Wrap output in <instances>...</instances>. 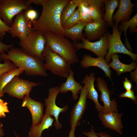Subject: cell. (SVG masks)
<instances>
[{"label": "cell", "mask_w": 137, "mask_h": 137, "mask_svg": "<svg viewBox=\"0 0 137 137\" xmlns=\"http://www.w3.org/2000/svg\"><path fill=\"white\" fill-rule=\"evenodd\" d=\"M69 0H44L41 15L37 20L32 22L31 30L43 33L51 31L64 37L60 16L64 8Z\"/></svg>", "instance_id": "cell-1"}, {"label": "cell", "mask_w": 137, "mask_h": 137, "mask_svg": "<svg viewBox=\"0 0 137 137\" xmlns=\"http://www.w3.org/2000/svg\"><path fill=\"white\" fill-rule=\"evenodd\" d=\"M2 60H8L18 68L22 67L27 76H47L43 61L25 52L21 48H11L7 54L3 53Z\"/></svg>", "instance_id": "cell-2"}, {"label": "cell", "mask_w": 137, "mask_h": 137, "mask_svg": "<svg viewBox=\"0 0 137 137\" xmlns=\"http://www.w3.org/2000/svg\"><path fill=\"white\" fill-rule=\"evenodd\" d=\"M45 45L53 52L65 59L70 64L78 62L76 50L73 44L64 37L51 31L43 33Z\"/></svg>", "instance_id": "cell-3"}, {"label": "cell", "mask_w": 137, "mask_h": 137, "mask_svg": "<svg viewBox=\"0 0 137 137\" xmlns=\"http://www.w3.org/2000/svg\"><path fill=\"white\" fill-rule=\"evenodd\" d=\"M42 56L45 58V69L50 71L53 74L66 78L71 70V64L64 58L54 53L45 45Z\"/></svg>", "instance_id": "cell-4"}, {"label": "cell", "mask_w": 137, "mask_h": 137, "mask_svg": "<svg viewBox=\"0 0 137 137\" xmlns=\"http://www.w3.org/2000/svg\"><path fill=\"white\" fill-rule=\"evenodd\" d=\"M46 43L43 33L31 30L25 40L22 42L20 41L19 44L25 52L43 61L45 58L42 54Z\"/></svg>", "instance_id": "cell-5"}, {"label": "cell", "mask_w": 137, "mask_h": 137, "mask_svg": "<svg viewBox=\"0 0 137 137\" xmlns=\"http://www.w3.org/2000/svg\"><path fill=\"white\" fill-rule=\"evenodd\" d=\"M26 0H0V17L8 26L13 23V18L23 11L32 8Z\"/></svg>", "instance_id": "cell-6"}, {"label": "cell", "mask_w": 137, "mask_h": 137, "mask_svg": "<svg viewBox=\"0 0 137 137\" xmlns=\"http://www.w3.org/2000/svg\"><path fill=\"white\" fill-rule=\"evenodd\" d=\"M42 83L30 81L21 78L19 76H16L5 87L3 92L10 96L23 99L26 95H29L33 87Z\"/></svg>", "instance_id": "cell-7"}, {"label": "cell", "mask_w": 137, "mask_h": 137, "mask_svg": "<svg viewBox=\"0 0 137 137\" xmlns=\"http://www.w3.org/2000/svg\"><path fill=\"white\" fill-rule=\"evenodd\" d=\"M121 33L119 30L118 25H114L113 26L112 33L106 34L108 40L109 46L105 59L108 64L111 55L114 53L126 54L129 56L133 61L137 60V55L128 50L122 43L121 37Z\"/></svg>", "instance_id": "cell-8"}, {"label": "cell", "mask_w": 137, "mask_h": 137, "mask_svg": "<svg viewBox=\"0 0 137 137\" xmlns=\"http://www.w3.org/2000/svg\"><path fill=\"white\" fill-rule=\"evenodd\" d=\"M60 93L58 87L56 86L50 88L48 90V97L45 99V105L46 106L45 113L50 116H53L55 121L54 125L57 129H60L62 127L58 121V117L60 113L66 112L68 108L67 105L61 108L57 106L56 100L58 94Z\"/></svg>", "instance_id": "cell-9"}, {"label": "cell", "mask_w": 137, "mask_h": 137, "mask_svg": "<svg viewBox=\"0 0 137 137\" xmlns=\"http://www.w3.org/2000/svg\"><path fill=\"white\" fill-rule=\"evenodd\" d=\"M81 41V42H73V44L77 51L84 48L94 53L98 57L104 58L107 55L109 44L106 34H105L96 42H90L84 37Z\"/></svg>", "instance_id": "cell-10"}, {"label": "cell", "mask_w": 137, "mask_h": 137, "mask_svg": "<svg viewBox=\"0 0 137 137\" xmlns=\"http://www.w3.org/2000/svg\"><path fill=\"white\" fill-rule=\"evenodd\" d=\"M10 26L9 33L14 38L18 37L20 42H24L31 31V23L25 17L24 11L16 15Z\"/></svg>", "instance_id": "cell-11"}, {"label": "cell", "mask_w": 137, "mask_h": 137, "mask_svg": "<svg viewBox=\"0 0 137 137\" xmlns=\"http://www.w3.org/2000/svg\"><path fill=\"white\" fill-rule=\"evenodd\" d=\"M88 95L86 87L84 85L80 90V95L78 102L71 111L70 118L71 129H76L79 122L83 116L87 106Z\"/></svg>", "instance_id": "cell-12"}, {"label": "cell", "mask_w": 137, "mask_h": 137, "mask_svg": "<svg viewBox=\"0 0 137 137\" xmlns=\"http://www.w3.org/2000/svg\"><path fill=\"white\" fill-rule=\"evenodd\" d=\"M96 81L98 89L101 93L100 100L104 105L102 112L106 113L118 111L116 100L115 98L112 100L111 99L110 95L111 93L105 80L99 77L96 79Z\"/></svg>", "instance_id": "cell-13"}, {"label": "cell", "mask_w": 137, "mask_h": 137, "mask_svg": "<svg viewBox=\"0 0 137 137\" xmlns=\"http://www.w3.org/2000/svg\"><path fill=\"white\" fill-rule=\"evenodd\" d=\"M21 106L27 107L30 111L32 120L31 126H37L40 123L44 116L42 103L33 99L28 95L23 98Z\"/></svg>", "instance_id": "cell-14"}, {"label": "cell", "mask_w": 137, "mask_h": 137, "mask_svg": "<svg viewBox=\"0 0 137 137\" xmlns=\"http://www.w3.org/2000/svg\"><path fill=\"white\" fill-rule=\"evenodd\" d=\"M122 115L117 111L106 113L99 112L98 116L106 128L114 130L122 135L121 130L123 128L121 120Z\"/></svg>", "instance_id": "cell-15"}, {"label": "cell", "mask_w": 137, "mask_h": 137, "mask_svg": "<svg viewBox=\"0 0 137 137\" xmlns=\"http://www.w3.org/2000/svg\"><path fill=\"white\" fill-rule=\"evenodd\" d=\"M80 64L83 68H86L92 66L98 67L104 72L106 77L111 79V71L108 64L104 58L98 57L95 58L89 55H85L83 56Z\"/></svg>", "instance_id": "cell-16"}, {"label": "cell", "mask_w": 137, "mask_h": 137, "mask_svg": "<svg viewBox=\"0 0 137 137\" xmlns=\"http://www.w3.org/2000/svg\"><path fill=\"white\" fill-rule=\"evenodd\" d=\"M106 23L103 20L87 23L84 29L86 39L90 41L100 39L105 34Z\"/></svg>", "instance_id": "cell-17"}, {"label": "cell", "mask_w": 137, "mask_h": 137, "mask_svg": "<svg viewBox=\"0 0 137 137\" xmlns=\"http://www.w3.org/2000/svg\"><path fill=\"white\" fill-rule=\"evenodd\" d=\"M95 74L91 73L89 75H87L81 81V83L85 84L88 92V98L94 102L97 111L99 112H102L103 107L99 103L98 99V94L95 88L94 83L96 80Z\"/></svg>", "instance_id": "cell-18"}, {"label": "cell", "mask_w": 137, "mask_h": 137, "mask_svg": "<svg viewBox=\"0 0 137 137\" xmlns=\"http://www.w3.org/2000/svg\"><path fill=\"white\" fill-rule=\"evenodd\" d=\"M74 75V72L71 69L68 75L66 78V81L62 83L58 87V88L60 92L61 93H65L69 91L71 92L73 99L76 100L78 98L77 94L79 91L81 90L83 87L80 83L75 80Z\"/></svg>", "instance_id": "cell-19"}, {"label": "cell", "mask_w": 137, "mask_h": 137, "mask_svg": "<svg viewBox=\"0 0 137 137\" xmlns=\"http://www.w3.org/2000/svg\"><path fill=\"white\" fill-rule=\"evenodd\" d=\"M136 5L132 4L130 0L119 1L118 9L113 17L115 25H118L121 21H128L133 11V7Z\"/></svg>", "instance_id": "cell-20"}, {"label": "cell", "mask_w": 137, "mask_h": 137, "mask_svg": "<svg viewBox=\"0 0 137 137\" xmlns=\"http://www.w3.org/2000/svg\"><path fill=\"white\" fill-rule=\"evenodd\" d=\"M54 121L51 116L45 113L40 123L37 126L31 127L28 137H41L43 131L52 127Z\"/></svg>", "instance_id": "cell-21"}, {"label": "cell", "mask_w": 137, "mask_h": 137, "mask_svg": "<svg viewBox=\"0 0 137 137\" xmlns=\"http://www.w3.org/2000/svg\"><path fill=\"white\" fill-rule=\"evenodd\" d=\"M119 57L117 53L113 54L111 57L112 61L108 64L110 67L115 70L119 76L126 72H131L135 69L136 66V62H132L129 64H125L119 61Z\"/></svg>", "instance_id": "cell-22"}, {"label": "cell", "mask_w": 137, "mask_h": 137, "mask_svg": "<svg viewBox=\"0 0 137 137\" xmlns=\"http://www.w3.org/2000/svg\"><path fill=\"white\" fill-rule=\"evenodd\" d=\"M87 24L82 21L68 29H64V37L70 38L73 42H78L84 37L83 30Z\"/></svg>", "instance_id": "cell-23"}, {"label": "cell", "mask_w": 137, "mask_h": 137, "mask_svg": "<svg viewBox=\"0 0 137 137\" xmlns=\"http://www.w3.org/2000/svg\"><path fill=\"white\" fill-rule=\"evenodd\" d=\"M137 14L136 13L132 18L129 20L122 22L119 28L121 32L124 31L125 37V44L128 50L132 51V49L129 42L126 36V31L129 28L130 31L132 32L137 31Z\"/></svg>", "instance_id": "cell-24"}, {"label": "cell", "mask_w": 137, "mask_h": 137, "mask_svg": "<svg viewBox=\"0 0 137 137\" xmlns=\"http://www.w3.org/2000/svg\"><path fill=\"white\" fill-rule=\"evenodd\" d=\"M24 71L23 68H18L3 74L0 77V98L4 96L3 90L5 87L16 76H19Z\"/></svg>", "instance_id": "cell-25"}, {"label": "cell", "mask_w": 137, "mask_h": 137, "mask_svg": "<svg viewBox=\"0 0 137 137\" xmlns=\"http://www.w3.org/2000/svg\"><path fill=\"white\" fill-rule=\"evenodd\" d=\"M119 3V1L117 0L104 1L106 12L103 19L109 26H111L112 25L113 14L116 8L118 7Z\"/></svg>", "instance_id": "cell-26"}, {"label": "cell", "mask_w": 137, "mask_h": 137, "mask_svg": "<svg viewBox=\"0 0 137 137\" xmlns=\"http://www.w3.org/2000/svg\"><path fill=\"white\" fill-rule=\"evenodd\" d=\"M72 0L78 7L81 20L87 23L93 22L89 14L87 4L83 0Z\"/></svg>", "instance_id": "cell-27"}, {"label": "cell", "mask_w": 137, "mask_h": 137, "mask_svg": "<svg viewBox=\"0 0 137 137\" xmlns=\"http://www.w3.org/2000/svg\"><path fill=\"white\" fill-rule=\"evenodd\" d=\"M102 7L94 5H87L89 14L93 22H99L104 20Z\"/></svg>", "instance_id": "cell-28"}, {"label": "cell", "mask_w": 137, "mask_h": 137, "mask_svg": "<svg viewBox=\"0 0 137 137\" xmlns=\"http://www.w3.org/2000/svg\"><path fill=\"white\" fill-rule=\"evenodd\" d=\"M77 7V6L73 0H70L69 3L64 8L61 12L60 16L61 22L62 26L75 11Z\"/></svg>", "instance_id": "cell-29"}, {"label": "cell", "mask_w": 137, "mask_h": 137, "mask_svg": "<svg viewBox=\"0 0 137 137\" xmlns=\"http://www.w3.org/2000/svg\"><path fill=\"white\" fill-rule=\"evenodd\" d=\"M82 21L81 19L78 8L75 10L62 26L64 29H68Z\"/></svg>", "instance_id": "cell-30"}, {"label": "cell", "mask_w": 137, "mask_h": 137, "mask_svg": "<svg viewBox=\"0 0 137 137\" xmlns=\"http://www.w3.org/2000/svg\"><path fill=\"white\" fill-rule=\"evenodd\" d=\"M4 61L3 63H0V77L3 74L17 68L10 61L7 60Z\"/></svg>", "instance_id": "cell-31"}, {"label": "cell", "mask_w": 137, "mask_h": 137, "mask_svg": "<svg viewBox=\"0 0 137 137\" xmlns=\"http://www.w3.org/2000/svg\"><path fill=\"white\" fill-rule=\"evenodd\" d=\"M24 12L25 17L31 23L36 20L38 14L35 10L31 8L24 11Z\"/></svg>", "instance_id": "cell-32"}, {"label": "cell", "mask_w": 137, "mask_h": 137, "mask_svg": "<svg viewBox=\"0 0 137 137\" xmlns=\"http://www.w3.org/2000/svg\"><path fill=\"white\" fill-rule=\"evenodd\" d=\"M119 97L121 98H128L131 99L136 104L137 103V97L135 96L134 92L132 89L121 93Z\"/></svg>", "instance_id": "cell-33"}, {"label": "cell", "mask_w": 137, "mask_h": 137, "mask_svg": "<svg viewBox=\"0 0 137 137\" xmlns=\"http://www.w3.org/2000/svg\"><path fill=\"white\" fill-rule=\"evenodd\" d=\"M10 27L7 25L0 17V38H3L6 32L9 33Z\"/></svg>", "instance_id": "cell-34"}, {"label": "cell", "mask_w": 137, "mask_h": 137, "mask_svg": "<svg viewBox=\"0 0 137 137\" xmlns=\"http://www.w3.org/2000/svg\"><path fill=\"white\" fill-rule=\"evenodd\" d=\"M7 102H4L2 99L0 98V118L1 117H5L6 115L5 113L9 112L8 110Z\"/></svg>", "instance_id": "cell-35"}, {"label": "cell", "mask_w": 137, "mask_h": 137, "mask_svg": "<svg viewBox=\"0 0 137 137\" xmlns=\"http://www.w3.org/2000/svg\"><path fill=\"white\" fill-rule=\"evenodd\" d=\"M14 44H7L3 43L1 41V39L0 38V63L2 60L1 55L3 53L6 52H8L9 49L14 46Z\"/></svg>", "instance_id": "cell-36"}, {"label": "cell", "mask_w": 137, "mask_h": 137, "mask_svg": "<svg viewBox=\"0 0 137 137\" xmlns=\"http://www.w3.org/2000/svg\"><path fill=\"white\" fill-rule=\"evenodd\" d=\"M123 85L126 91L130 90L132 88V84L130 80L127 78H125V80L123 81Z\"/></svg>", "instance_id": "cell-37"}, {"label": "cell", "mask_w": 137, "mask_h": 137, "mask_svg": "<svg viewBox=\"0 0 137 137\" xmlns=\"http://www.w3.org/2000/svg\"><path fill=\"white\" fill-rule=\"evenodd\" d=\"M83 134L87 137H99L95 132L93 126H91L89 131H84L83 132Z\"/></svg>", "instance_id": "cell-38"}, {"label": "cell", "mask_w": 137, "mask_h": 137, "mask_svg": "<svg viewBox=\"0 0 137 137\" xmlns=\"http://www.w3.org/2000/svg\"><path fill=\"white\" fill-rule=\"evenodd\" d=\"M44 0H27L26 1V4L28 6L32 4L36 5L42 6Z\"/></svg>", "instance_id": "cell-39"}, {"label": "cell", "mask_w": 137, "mask_h": 137, "mask_svg": "<svg viewBox=\"0 0 137 137\" xmlns=\"http://www.w3.org/2000/svg\"><path fill=\"white\" fill-rule=\"evenodd\" d=\"M137 67L135 69V70L133 72H130V77L131 79L134 82H135L137 84Z\"/></svg>", "instance_id": "cell-40"}, {"label": "cell", "mask_w": 137, "mask_h": 137, "mask_svg": "<svg viewBox=\"0 0 137 137\" xmlns=\"http://www.w3.org/2000/svg\"><path fill=\"white\" fill-rule=\"evenodd\" d=\"M97 135L100 137H111L109 135L104 132H101L96 133Z\"/></svg>", "instance_id": "cell-41"}, {"label": "cell", "mask_w": 137, "mask_h": 137, "mask_svg": "<svg viewBox=\"0 0 137 137\" xmlns=\"http://www.w3.org/2000/svg\"><path fill=\"white\" fill-rule=\"evenodd\" d=\"M75 129H71L69 133L68 137H75Z\"/></svg>", "instance_id": "cell-42"}, {"label": "cell", "mask_w": 137, "mask_h": 137, "mask_svg": "<svg viewBox=\"0 0 137 137\" xmlns=\"http://www.w3.org/2000/svg\"><path fill=\"white\" fill-rule=\"evenodd\" d=\"M4 135V130L2 128H0V137H2Z\"/></svg>", "instance_id": "cell-43"}, {"label": "cell", "mask_w": 137, "mask_h": 137, "mask_svg": "<svg viewBox=\"0 0 137 137\" xmlns=\"http://www.w3.org/2000/svg\"><path fill=\"white\" fill-rule=\"evenodd\" d=\"M3 125L2 123L0 121V128H2L3 126Z\"/></svg>", "instance_id": "cell-44"}, {"label": "cell", "mask_w": 137, "mask_h": 137, "mask_svg": "<svg viewBox=\"0 0 137 137\" xmlns=\"http://www.w3.org/2000/svg\"><path fill=\"white\" fill-rule=\"evenodd\" d=\"M14 133L16 137H20L15 132H14Z\"/></svg>", "instance_id": "cell-45"}]
</instances>
